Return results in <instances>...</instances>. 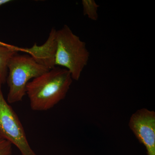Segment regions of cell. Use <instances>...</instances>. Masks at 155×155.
I'll use <instances>...</instances> for the list:
<instances>
[{"instance_id": "obj_11", "label": "cell", "mask_w": 155, "mask_h": 155, "mask_svg": "<svg viewBox=\"0 0 155 155\" xmlns=\"http://www.w3.org/2000/svg\"><path fill=\"white\" fill-rule=\"evenodd\" d=\"M0 46H1L7 47H12L13 45L0 41Z\"/></svg>"}, {"instance_id": "obj_9", "label": "cell", "mask_w": 155, "mask_h": 155, "mask_svg": "<svg viewBox=\"0 0 155 155\" xmlns=\"http://www.w3.org/2000/svg\"><path fill=\"white\" fill-rule=\"evenodd\" d=\"M12 144L4 139L0 138V155H12Z\"/></svg>"}, {"instance_id": "obj_6", "label": "cell", "mask_w": 155, "mask_h": 155, "mask_svg": "<svg viewBox=\"0 0 155 155\" xmlns=\"http://www.w3.org/2000/svg\"><path fill=\"white\" fill-rule=\"evenodd\" d=\"M56 31L52 28L47 41L42 45L38 46L35 43L30 48H20V51L28 53L39 64L53 69L56 67Z\"/></svg>"}, {"instance_id": "obj_3", "label": "cell", "mask_w": 155, "mask_h": 155, "mask_svg": "<svg viewBox=\"0 0 155 155\" xmlns=\"http://www.w3.org/2000/svg\"><path fill=\"white\" fill-rule=\"evenodd\" d=\"M6 81L9 87L7 101L14 104L21 101L26 95V87L29 81L50 69L39 64L28 55H14L9 61Z\"/></svg>"}, {"instance_id": "obj_4", "label": "cell", "mask_w": 155, "mask_h": 155, "mask_svg": "<svg viewBox=\"0 0 155 155\" xmlns=\"http://www.w3.org/2000/svg\"><path fill=\"white\" fill-rule=\"evenodd\" d=\"M0 81V138L8 140L19 150L21 155H37L15 111L5 99Z\"/></svg>"}, {"instance_id": "obj_5", "label": "cell", "mask_w": 155, "mask_h": 155, "mask_svg": "<svg viewBox=\"0 0 155 155\" xmlns=\"http://www.w3.org/2000/svg\"><path fill=\"white\" fill-rule=\"evenodd\" d=\"M129 128L145 147L147 155H155V112L146 108L137 110L130 116Z\"/></svg>"}, {"instance_id": "obj_7", "label": "cell", "mask_w": 155, "mask_h": 155, "mask_svg": "<svg viewBox=\"0 0 155 155\" xmlns=\"http://www.w3.org/2000/svg\"><path fill=\"white\" fill-rule=\"evenodd\" d=\"M20 51V48L13 45L11 47L0 46V81L6 82L8 74V65L11 58Z\"/></svg>"}, {"instance_id": "obj_8", "label": "cell", "mask_w": 155, "mask_h": 155, "mask_svg": "<svg viewBox=\"0 0 155 155\" xmlns=\"http://www.w3.org/2000/svg\"><path fill=\"white\" fill-rule=\"evenodd\" d=\"M84 15L93 21H96L98 18V10L99 6L94 0H82L81 1Z\"/></svg>"}, {"instance_id": "obj_1", "label": "cell", "mask_w": 155, "mask_h": 155, "mask_svg": "<svg viewBox=\"0 0 155 155\" xmlns=\"http://www.w3.org/2000/svg\"><path fill=\"white\" fill-rule=\"evenodd\" d=\"M72 80L67 69L56 67L29 81L26 94L31 110L45 111L54 107L65 98Z\"/></svg>"}, {"instance_id": "obj_2", "label": "cell", "mask_w": 155, "mask_h": 155, "mask_svg": "<svg viewBox=\"0 0 155 155\" xmlns=\"http://www.w3.org/2000/svg\"><path fill=\"white\" fill-rule=\"evenodd\" d=\"M56 67L67 69L72 79L78 81L89 60L86 43L66 25L56 31Z\"/></svg>"}, {"instance_id": "obj_10", "label": "cell", "mask_w": 155, "mask_h": 155, "mask_svg": "<svg viewBox=\"0 0 155 155\" xmlns=\"http://www.w3.org/2000/svg\"><path fill=\"white\" fill-rule=\"evenodd\" d=\"M12 1L11 0H0V7L6 5L8 3L11 2Z\"/></svg>"}]
</instances>
